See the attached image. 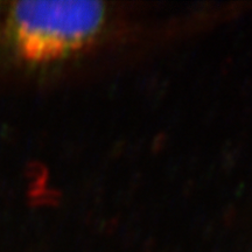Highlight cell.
Masks as SVG:
<instances>
[{"mask_svg":"<svg viewBox=\"0 0 252 252\" xmlns=\"http://www.w3.org/2000/svg\"><path fill=\"white\" fill-rule=\"evenodd\" d=\"M106 17L100 1H17L6 13L11 45L28 62H50L82 48Z\"/></svg>","mask_w":252,"mask_h":252,"instance_id":"cell-1","label":"cell"}]
</instances>
